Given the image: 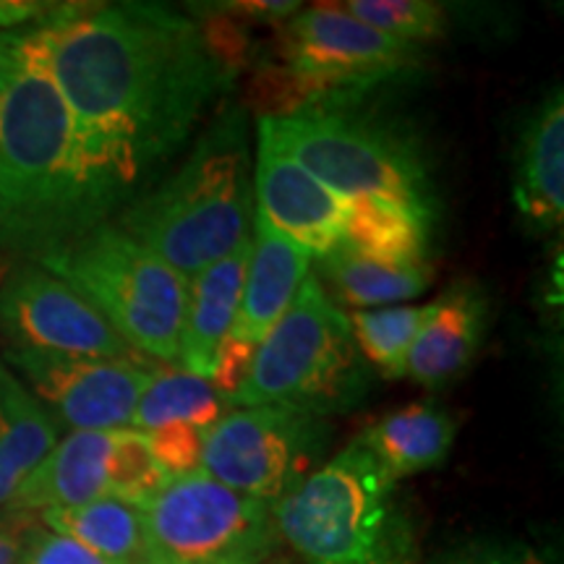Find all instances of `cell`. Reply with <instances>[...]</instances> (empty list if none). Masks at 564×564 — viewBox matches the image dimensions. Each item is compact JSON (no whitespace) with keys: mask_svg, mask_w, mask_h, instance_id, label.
<instances>
[{"mask_svg":"<svg viewBox=\"0 0 564 564\" xmlns=\"http://www.w3.org/2000/svg\"><path fill=\"white\" fill-rule=\"evenodd\" d=\"M19 37L21 32H0V102H3L6 89H9L13 66H17Z\"/></svg>","mask_w":564,"mask_h":564,"instance_id":"cell-35","label":"cell"},{"mask_svg":"<svg viewBox=\"0 0 564 564\" xmlns=\"http://www.w3.org/2000/svg\"><path fill=\"white\" fill-rule=\"evenodd\" d=\"M150 556L162 564H267L280 546L274 507L209 478H173L144 507Z\"/></svg>","mask_w":564,"mask_h":564,"instance_id":"cell-9","label":"cell"},{"mask_svg":"<svg viewBox=\"0 0 564 564\" xmlns=\"http://www.w3.org/2000/svg\"><path fill=\"white\" fill-rule=\"evenodd\" d=\"M34 264L89 301L133 352L178 361L188 280L116 223L97 225Z\"/></svg>","mask_w":564,"mask_h":564,"instance_id":"cell-6","label":"cell"},{"mask_svg":"<svg viewBox=\"0 0 564 564\" xmlns=\"http://www.w3.org/2000/svg\"><path fill=\"white\" fill-rule=\"evenodd\" d=\"M0 337L11 350L133 361L95 306L40 264L17 267L0 285Z\"/></svg>","mask_w":564,"mask_h":564,"instance_id":"cell-12","label":"cell"},{"mask_svg":"<svg viewBox=\"0 0 564 564\" xmlns=\"http://www.w3.org/2000/svg\"><path fill=\"white\" fill-rule=\"evenodd\" d=\"M489 301L481 288L460 282L432 303V314L423 322L405 364V377L421 387H444L455 382L474 364L481 348Z\"/></svg>","mask_w":564,"mask_h":564,"instance_id":"cell-15","label":"cell"},{"mask_svg":"<svg viewBox=\"0 0 564 564\" xmlns=\"http://www.w3.org/2000/svg\"><path fill=\"white\" fill-rule=\"evenodd\" d=\"M167 484H171V476L152 457L147 434L133 432V429L112 432L108 497L147 507Z\"/></svg>","mask_w":564,"mask_h":564,"instance_id":"cell-27","label":"cell"},{"mask_svg":"<svg viewBox=\"0 0 564 564\" xmlns=\"http://www.w3.org/2000/svg\"><path fill=\"white\" fill-rule=\"evenodd\" d=\"M141 564H162V562H158V560H152V556H150V560H147V562H141Z\"/></svg>","mask_w":564,"mask_h":564,"instance_id":"cell-36","label":"cell"},{"mask_svg":"<svg viewBox=\"0 0 564 564\" xmlns=\"http://www.w3.org/2000/svg\"><path fill=\"white\" fill-rule=\"evenodd\" d=\"M319 267L335 299L358 312L413 301L434 282V267L429 262L419 267H387L356 257L343 246L319 259Z\"/></svg>","mask_w":564,"mask_h":564,"instance_id":"cell-23","label":"cell"},{"mask_svg":"<svg viewBox=\"0 0 564 564\" xmlns=\"http://www.w3.org/2000/svg\"><path fill=\"white\" fill-rule=\"evenodd\" d=\"M358 440L400 484L447 460L457 440V419L434 403H413L387 413Z\"/></svg>","mask_w":564,"mask_h":564,"instance_id":"cell-19","label":"cell"},{"mask_svg":"<svg viewBox=\"0 0 564 564\" xmlns=\"http://www.w3.org/2000/svg\"><path fill=\"white\" fill-rule=\"evenodd\" d=\"M63 6L53 3H32V0H0V32L13 30V26L30 24L37 19H53Z\"/></svg>","mask_w":564,"mask_h":564,"instance_id":"cell-34","label":"cell"},{"mask_svg":"<svg viewBox=\"0 0 564 564\" xmlns=\"http://www.w3.org/2000/svg\"><path fill=\"white\" fill-rule=\"evenodd\" d=\"M369 392L371 369L352 340L348 316L312 272L259 343L232 405H288L329 419L356 411Z\"/></svg>","mask_w":564,"mask_h":564,"instance_id":"cell-5","label":"cell"},{"mask_svg":"<svg viewBox=\"0 0 564 564\" xmlns=\"http://www.w3.org/2000/svg\"><path fill=\"white\" fill-rule=\"evenodd\" d=\"M42 525L79 541L91 552L118 564H141L150 560V531L144 507L116 497L40 512Z\"/></svg>","mask_w":564,"mask_h":564,"instance_id":"cell-21","label":"cell"},{"mask_svg":"<svg viewBox=\"0 0 564 564\" xmlns=\"http://www.w3.org/2000/svg\"><path fill=\"white\" fill-rule=\"evenodd\" d=\"M110 447L112 432H70L26 476L9 505L40 514L108 497Z\"/></svg>","mask_w":564,"mask_h":564,"instance_id":"cell-17","label":"cell"},{"mask_svg":"<svg viewBox=\"0 0 564 564\" xmlns=\"http://www.w3.org/2000/svg\"><path fill=\"white\" fill-rule=\"evenodd\" d=\"M301 11V3H282V0H241V3H220L217 13L220 17H236L246 21H259V24H272V21H285Z\"/></svg>","mask_w":564,"mask_h":564,"instance_id":"cell-33","label":"cell"},{"mask_svg":"<svg viewBox=\"0 0 564 564\" xmlns=\"http://www.w3.org/2000/svg\"><path fill=\"white\" fill-rule=\"evenodd\" d=\"M58 444V423L0 361V507Z\"/></svg>","mask_w":564,"mask_h":564,"instance_id":"cell-20","label":"cell"},{"mask_svg":"<svg viewBox=\"0 0 564 564\" xmlns=\"http://www.w3.org/2000/svg\"><path fill=\"white\" fill-rule=\"evenodd\" d=\"M308 274H312V257L280 238L253 215L251 257L246 267L241 308L232 329L253 343H262L264 335L288 312Z\"/></svg>","mask_w":564,"mask_h":564,"instance_id":"cell-18","label":"cell"},{"mask_svg":"<svg viewBox=\"0 0 564 564\" xmlns=\"http://www.w3.org/2000/svg\"><path fill=\"white\" fill-rule=\"evenodd\" d=\"M274 523L306 564H419L421 556L400 484L358 436L274 505Z\"/></svg>","mask_w":564,"mask_h":564,"instance_id":"cell-4","label":"cell"},{"mask_svg":"<svg viewBox=\"0 0 564 564\" xmlns=\"http://www.w3.org/2000/svg\"><path fill=\"white\" fill-rule=\"evenodd\" d=\"M21 564H118L91 552L79 541L68 539V535L55 533L51 528L42 525L37 533H34L30 549H26L24 560Z\"/></svg>","mask_w":564,"mask_h":564,"instance_id":"cell-31","label":"cell"},{"mask_svg":"<svg viewBox=\"0 0 564 564\" xmlns=\"http://www.w3.org/2000/svg\"><path fill=\"white\" fill-rule=\"evenodd\" d=\"M429 314L432 303L369 308L348 316L352 340L369 369L379 371L384 379H403L408 356Z\"/></svg>","mask_w":564,"mask_h":564,"instance_id":"cell-25","label":"cell"},{"mask_svg":"<svg viewBox=\"0 0 564 564\" xmlns=\"http://www.w3.org/2000/svg\"><path fill=\"white\" fill-rule=\"evenodd\" d=\"M253 178L241 108H225L178 171L133 199L118 228L192 280L251 236Z\"/></svg>","mask_w":564,"mask_h":564,"instance_id":"cell-3","label":"cell"},{"mask_svg":"<svg viewBox=\"0 0 564 564\" xmlns=\"http://www.w3.org/2000/svg\"><path fill=\"white\" fill-rule=\"evenodd\" d=\"M37 30L87 171L112 207L186 144L241 63L228 34L158 3L63 6Z\"/></svg>","mask_w":564,"mask_h":564,"instance_id":"cell-1","label":"cell"},{"mask_svg":"<svg viewBox=\"0 0 564 564\" xmlns=\"http://www.w3.org/2000/svg\"><path fill=\"white\" fill-rule=\"evenodd\" d=\"M253 215L312 259H324L343 243V196L329 192L264 133H259L253 171Z\"/></svg>","mask_w":564,"mask_h":564,"instance_id":"cell-13","label":"cell"},{"mask_svg":"<svg viewBox=\"0 0 564 564\" xmlns=\"http://www.w3.org/2000/svg\"><path fill=\"white\" fill-rule=\"evenodd\" d=\"M116 209L87 171L37 26L21 32L0 102V251L40 257L108 223Z\"/></svg>","mask_w":564,"mask_h":564,"instance_id":"cell-2","label":"cell"},{"mask_svg":"<svg viewBox=\"0 0 564 564\" xmlns=\"http://www.w3.org/2000/svg\"><path fill=\"white\" fill-rule=\"evenodd\" d=\"M40 528L37 512L11 505L0 507V564H21Z\"/></svg>","mask_w":564,"mask_h":564,"instance_id":"cell-32","label":"cell"},{"mask_svg":"<svg viewBox=\"0 0 564 564\" xmlns=\"http://www.w3.org/2000/svg\"><path fill=\"white\" fill-rule=\"evenodd\" d=\"M209 429L194 426V423H171V426L154 429L147 434L152 457L167 476L183 478L199 474L204 460V442Z\"/></svg>","mask_w":564,"mask_h":564,"instance_id":"cell-28","label":"cell"},{"mask_svg":"<svg viewBox=\"0 0 564 564\" xmlns=\"http://www.w3.org/2000/svg\"><path fill=\"white\" fill-rule=\"evenodd\" d=\"M343 249L387 267L426 264L429 225L382 199H345Z\"/></svg>","mask_w":564,"mask_h":564,"instance_id":"cell-22","label":"cell"},{"mask_svg":"<svg viewBox=\"0 0 564 564\" xmlns=\"http://www.w3.org/2000/svg\"><path fill=\"white\" fill-rule=\"evenodd\" d=\"M343 9L384 37L413 47L447 32V9L434 0H348Z\"/></svg>","mask_w":564,"mask_h":564,"instance_id":"cell-26","label":"cell"},{"mask_svg":"<svg viewBox=\"0 0 564 564\" xmlns=\"http://www.w3.org/2000/svg\"><path fill=\"white\" fill-rule=\"evenodd\" d=\"M230 413V405L217 394L207 377L188 371H154L133 411V432L150 434L171 423H194L212 429Z\"/></svg>","mask_w":564,"mask_h":564,"instance_id":"cell-24","label":"cell"},{"mask_svg":"<svg viewBox=\"0 0 564 564\" xmlns=\"http://www.w3.org/2000/svg\"><path fill=\"white\" fill-rule=\"evenodd\" d=\"M259 133L272 139L343 199H382L434 220V188L415 144L390 126L343 108L262 118Z\"/></svg>","mask_w":564,"mask_h":564,"instance_id":"cell-7","label":"cell"},{"mask_svg":"<svg viewBox=\"0 0 564 564\" xmlns=\"http://www.w3.org/2000/svg\"><path fill=\"white\" fill-rule=\"evenodd\" d=\"M512 199L533 232H552L564 217V100L562 89L535 105L514 160Z\"/></svg>","mask_w":564,"mask_h":564,"instance_id":"cell-14","label":"cell"},{"mask_svg":"<svg viewBox=\"0 0 564 564\" xmlns=\"http://www.w3.org/2000/svg\"><path fill=\"white\" fill-rule=\"evenodd\" d=\"M419 53L421 47L371 30L343 3L314 6L288 19L278 66L264 74L259 97L274 108L267 118L345 108L392 76L411 70Z\"/></svg>","mask_w":564,"mask_h":564,"instance_id":"cell-8","label":"cell"},{"mask_svg":"<svg viewBox=\"0 0 564 564\" xmlns=\"http://www.w3.org/2000/svg\"><path fill=\"white\" fill-rule=\"evenodd\" d=\"M333 423L288 405L238 408L207 432L202 470L272 507L324 463Z\"/></svg>","mask_w":564,"mask_h":564,"instance_id":"cell-10","label":"cell"},{"mask_svg":"<svg viewBox=\"0 0 564 564\" xmlns=\"http://www.w3.org/2000/svg\"><path fill=\"white\" fill-rule=\"evenodd\" d=\"M3 364L53 415L58 429L66 426L70 432L131 429L141 392L154 373L137 361L11 348Z\"/></svg>","mask_w":564,"mask_h":564,"instance_id":"cell-11","label":"cell"},{"mask_svg":"<svg viewBox=\"0 0 564 564\" xmlns=\"http://www.w3.org/2000/svg\"><path fill=\"white\" fill-rule=\"evenodd\" d=\"M249 257L251 236L188 280L186 316L178 343L181 371L209 377L217 348L236 327Z\"/></svg>","mask_w":564,"mask_h":564,"instance_id":"cell-16","label":"cell"},{"mask_svg":"<svg viewBox=\"0 0 564 564\" xmlns=\"http://www.w3.org/2000/svg\"><path fill=\"white\" fill-rule=\"evenodd\" d=\"M429 564H544L539 552L518 539H465L442 552H436Z\"/></svg>","mask_w":564,"mask_h":564,"instance_id":"cell-29","label":"cell"},{"mask_svg":"<svg viewBox=\"0 0 564 564\" xmlns=\"http://www.w3.org/2000/svg\"><path fill=\"white\" fill-rule=\"evenodd\" d=\"M257 348L259 343H253L249 337H243L241 333L232 329L215 352V361H212L207 379L230 408L236 403L238 394H241L246 379H249Z\"/></svg>","mask_w":564,"mask_h":564,"instance_id":"cell-30","label":"cell"},{"mask_svg":"<svg viewBox=\"0 0 564 564\" xmlns=\"http://www.w3.org/2000/svg\"><path fill=\"white\" fill-rule=\"evenodd\" d=\"M3 259H6V257H3V251H0V262H3Z\"/></svg>","mask_w":564,"mask_h":564,"instance_id":"cell-37","label":"cell"}]
</instances>
